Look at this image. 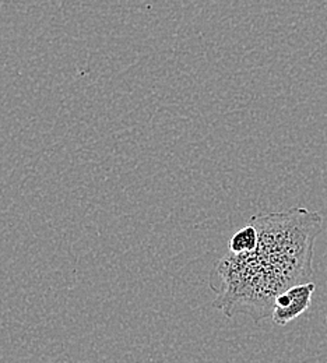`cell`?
I'll return each instance as SVG.
<instances>
[{
    "instance_id": "cell-1",
    "label": "cell",
    "mask_w": 327,
    "mask_h": 363,
    "mask_svg": "<svg viewBox=\"0 0 327 363\" xmlns=\"http://www.w3.org/2000/svg\"><path fill=\"white\" fill-rule=\"evenodd\" d=\"M257 247L246 255H226L210 275L213 306L227 318H272L276 298L285 289L311 282L314 250L323 218L302 207L253 216Z\"/></svg>"
},
{
    "instance_id": "cell-2",
    "label": "cell",
    "mask_w": 327,
    "mask_h": 363,
    "mask_svg": "<svg viewBox=\"0 0 327 363\" xmlns=\"http://www.w3.org/2000/svg\"><path fill=\"white\" fill-rule=\"evenodd\" d=\"M316 291L314 282L294 285L276 298L272 320L277 325H287L289 321L305 313L312 303V296Z\"/></svg>"
},
{
    "instance_id": "cell-3",
    "label": "cell",
    "mask_w": 327,
    "mask_h": 363,
    "mask_svg": "<svg viewBox=\"0 0 327 363\" xmlns=\"http://www.w3.org/2000/svg\"><path fill=\"white\" fill-rule=\"evenodd\" d=\"M259 243V233L255 225L250 223L239 229L230 240V253L246 255L253 252Z\"/></svg>"
}]
</instances>
